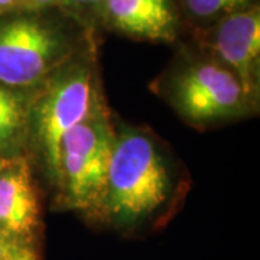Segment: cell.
<instances>
[{"mask_svg": "<svg viewBox=\"0 0 260 260\" xmlns=\"http://www.w3.org/2000/svg\"><path fill=\"white\" fill-rule=\"evenodd\" d=\"M91 34L59 8L0 16V84L38 90L61 65L93 44Z\"/></svg>", "mask_w": 260, "mask_h": 260, "instance_id": "obj_1", "label": "cell"}, {"mask_svg": "<svg viewBox=\"0 0 260 260\" xmlns=\"http://www.w3.org/2000/svg\"><path fill=\"white\" fill-rule=\"evenodd\" d=\"M6 160H8V159H2L0 158V168L3 167V165H5V164H6Z\"/></svg>", "mask_w": 260, "mask_h": 260, "instance_id": "obj_15", "label": "cell"}, {"mask_svg": "<svg viewBox=\"0 0 260 260\" xmlns=\"http://www.w3.org/2000/svg\"><path fill=\"white\" fill-rule=\"evenodd\" d=\"M38 218V197L26 159H8L0 168V230L29 240Z\"/></svg>", "mask_w": 260, "mask_h": 260, "instance_id": "obj_8", "label": "cell"}, {"mask_svg": "<svg viewBox=\"0 0 260 260\" xmlns=\"http://www.w3.org/2000/svg\"><path fill=\"white\" fill-rule=\"evenodd\" d=\"M104 3L106 0H62L59 9L77 19L85 28L94 30L99 26Z\"/></svg>", "mask_w": 260, "mask_h": 260, "instance_id": "obj_11", "label": "cell"}, {"mask_svg": "<svg viewBox=\"0 0 260 260\" xmlns=\"http://www.w3.org/2000/svg\"><path fill=\"white\" fill-rule=\"evenodd\" d=\"M169 100L195 126L242 117L253 103L237 77L214 58L194 59L178 68L169 84Z\"/></svg>", "mask_w": 260, "mask_h": 260, "instance_id": "obj_5", "label": "cell"}, {"mask_svg": "<svg viewBox=\"0 0 260 260\" xmlns=\"http://www.w3.org/2000/svg\"><path fill=\"white\" fill-rule=\"evenodd\" d=\"M172 188L171 167L156 140L145 132L124 129L114 139L97 211L116 225H136L167 204Z\"/></svg>", "mask_w": 260, "mask_h": 260, "instance_id": "obj_2", "label": "cell"}, {"mask_svg": "<svg viewBox=\"0 0 260 260\" xmlns=\"http://www.w3.org/2000/svg\"><path fill=\"white\" fill-rule=\"evenodd\" d=\"M62 0H20L19 10L23 12H41L61 8Z\"/></svg>", "mask_w": 260, "mask_h": 260, "instance_id": "obj_13", "label": "cell"}, {"mask_svg": "<svg viewBox=\"0 0 260 260\" xmlns=\"http://www.w3.org/2000/svg\"><path fill=\"white\" fill-rule=\"evenodd\" d=\"M34 99V97H32ZM32 99L23 90L0 84V158H18L29 139Z\"/></svg>", "mask_w": 260, "mask_h": 260, "instance_id": "obj_9", "label": "cell"}, {"mask_svg": "<svg viewBox=\"0 0 260 260\" xmlns=\"http://www.w3.org/2000/svg\"><path fill=\"white\" fill-rule=\"evenodd\" d=\"M200 44L211 58L229 68L251 102L259 87L260 6L232 13L213 25L197 29Z\"/></svg>", "mask_w": 260, "mask_h": 260, "instance_id": "obj_6", "label": "cell"}, {"mask_svg": "<svg viewBox=\"0 0 260 260\" xmlns=\"http://www.w3.org/2000/svg\"><path fill=\"white\" fill-rule=\"evenodd\" d=\"M0 260H37L30 242L0 230Z\"/></svg>", "mask_w": 260, "mask_h": 260, "instance_id": "obj_12", "label": "cell"}, {"mask_svg": "<svg viewBox=\"0 0 260 260\" xmlns=\"http://www.w3.org/2000/svg\"><path fill=\"white\" fill-rule=\"evenodd\" d=\"M116 133L100 107L70 130L61 145L58 186L65 204L81 211L99 210L107 182Z\"/></svg>", "mask_w": 260, "mask_h": 260, "instance_id": "obj_4", "label": "cell"}, {"mask_svg": "<svg viewBox=\"0 0 260 260\" xmlns=\"http://www.w3.org/2000/svg\"><path fill=\"white\" fill-rule=\"evenodd\" d=\"M91 45L61 65L38 88L30 104L29 138L35 142L48 174L55 184H59L64 136L97 107Z\"/></svg>", "mask_w": 260, "mask_h": 260, "instance_id": "obj_3", "label": "cell"}, {"mask_svg": "<svg viewBox=\"0 0 260 260\" xmlns=\"http://www.w3.org/2000/svg\"><path fill=\"white\" fill-rule=\"evenodd\" d=\"M99 26L132 39L177 41L182 26L175 0H106Z\"/></svg>", "mask_w": 260, "mask_h": 260, "instance_id": "obj_7", "label": "cell"}, {"mask_svg": "<svg viewBox=\"0 0 260 260\" xmlns=\"http://www.w3.org/2000/svg\"><path fill=\"white\" fill-rule=\"evenodd\" d=\"M181 22L203 29L232 13L259 5V0H175Z\"/></svg>", "mask_w": 260, "mask_h": 260, "instance_id": "obj_10", "label": "cell"}, {"mask_svg": "<svg viewBox=\"0 0 260 260\" xmlns=\"http://www.w3.org/2000/svg\"><path fill=\"white\" fill-rule=\"evenodd\" d=\"M20 0H0V16L19 12Z\"/></svg>", "mask_w": 260, "mask_h": 260, "instance_id": "obj_14", "label": "cell"}]
</instances>
